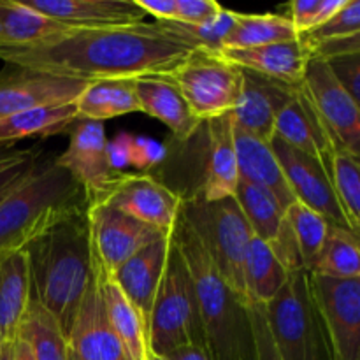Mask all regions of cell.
Returning <instances> with one entry per match:
<instances>
[{"instance_id": "obj_1", "label": "cell", "mask_w": 360, "mask_h": 360, "mask_svg": "<svg viewBox=\"0 0 360 360\" xmlns=\"http://www.w3.org/2000/svg\"><path fill=\"white\" fill-rule=\"evenodd\" d=\"M193 48L155 23L76 28L30 48H0L7 65L81 81L137 79L169 74Z\"/></svg>"}, {"instance_id": "obj_2", "label": "cell", "mask_w": 360, "mask_h": 360, "mask_svg": "<svg viewBox=\"0 0 360 360\" xmlns=\"http://www.w3.org/2000/svg\"><path fill=\"white\" fill-rule=\"evenodd\" d=\"M25 252L30 264L32 295L69 338L94 276L86 211L63 218Z\"/></svg>"}, {"instance_id": "obj_3", "label": "cell", "mask_w": 360, "mask_h": 360, "mask_svg": "<svg viewBox=\"0 0 360 360\" xmlns=\"http://www.w3.org/2000/svg\"><path fill=\"white\" fill-rule=\"evenodd\" d=\"M174 238L195 290L207 357L210 360H257L250 302L229 287L181 218Z\"/></svg>"}, {"instance_id": "obj_4", "label": "cell", "mask_w": 360, "mask_h": 360, "mask_svg": "<svg viewBox=\"0 0 360 360\" xmlns=\"http://www.w3.org/2000/svg\"><path fill=\"white\" fill-rule=\"evenodd\" d=\"M86 207L72 176L55 158L39 157L32 174L0 199V260L25 252L53 225Z\"/></svg>"}, {"instance_id": "obj_5", "label": "cell", "mask_w": 360, "mask_h": 360, "mask_svg": "<svg viewBox=\"0 0 360 360\" xmlns=\"http://www.w3.org/2000/svg\"><path fill=\"white\" fill-rule=\"evenodd\" d=\"M181 221L192 231L229 287L248 301L245 288V260L253 232L234 197L221 200L185 197Z\"/></svg>"}, {"instance_id": "obj_6", "label": "cell", "mask_w": 360, "mask_h": 360, "mask_svg": "<svg viewBox=\"0 0 360 360\" xmlns=\"http://www.w3.org/2000/svg\"><path fill=\"white\" fill-rule=\"evenodd\" d=\"M262 311L281 360H334L308 271L288 274L287 283Z\"/></svg>"}, {"instance_id": "obj_7", "label": "cell", "mask_w": 360, "mask_h": 360, "mask_svg": "<svg viewBox=\"0 0 360 360\" xmlns=\"http://www.w3.org/2000/svg\"><path fill=\"white\" fill-rule=\"evenodd\" d=\"M146 330L148 350L157 357H165L169 352L185 345L204 348L195 290L185 260L176 245V238L148 319Z\"/></svg>"}, {"instance_id": "obj_8", "label": "cell", "mask_w": 360, "mask_h": 360, "mask_svg": "<svg viewBox=\"0 0 360 360\" xmlns=\"http://www.w3.org/2000/svg\"><path fill=\"white\" fill-rule=\"evenodd\" d=\"M167 76L200 122L232 112L241 95L243 70L217 53L193 49Z\"/></svg>"}, {"instance_id": "obj_9", "label": "cell", "mask_w": 360, "mask_h": 360, "mask_svg": "<svg viewBox=\"0 0 360 360\" xmlns=\"http://www.w3.org/2000/svg\"><path fill=\"white\" fill-rule=\"evenodd\" d=\"M301 91L311 105L334 153L360 155V108L334 77L323 60L311 58Z\"/></svg>"}, {"instance_id": "obj_10", "label": "cell", "mask_w": 360, "mask_h": 360, "mask_svg": "<svg viewBox=\"0 0 360 360\" xmlns=\"http://www.w3.org/2000/svg\"><path fill=\"white\" fill-rule=\"evenodd\" d=\"M183 200L185 197L151 174L120 172L108 190L91 202L108 204L136 218L141 224L171 234L176 231L181 218Z\"/></svg>"}, {"instance_id": "obj_11", "label": "cell", "mask_w": 360, "mask_h": 360, "mask_svg": "<svg viewBox=\"0 0 360 360\" xmlns=\"http://www.w3.org/2000/svg\"><path fill=\"white\" fill-rule=\"evenodd\" d=\"M308 274L334 360H360V278Z\"/></svg>"}, {"instance_id": "obj_12", "label": "cell", "mask_w": 360, "mask_h": 360, "mask_svg": "<svg viewBox=\"0 0 360 360\" xmlns=\"http://www.w3.org/2000/svg\"><path fill=\"white\" fill-rule=\"evenodd\" d=\"M86 220L94 259L108 274L115 273L144 246L167 236L102 202L88 204Z\"/></svg>"}, {"instance_id": "obj_13", "label": "cell", "mask_w": 360, "mask_h": 360, "mask_svg": "<svg viewBox=\"0 0 360 360\" xmlns=\"http://www.w3.org/2000/svg\"><path fill=\"white\" fill-rule=\"evenodd\" d=\"M69 146L55 162L72 176L90 204L108 190L120 172H116L109 162L104 123L76 120L69 127Z\"/></svg>"}, {"instance_id": "obj_14", "label": "cell", "mask_w": 360, "mask_h": 360, "mask_svg": "<svg viewBox=\"0 0 360 360\" xmlns=\"http://www.w3.org/2000/svg\"><path fill=\"white\" fill-rule=\"evenodd\" d=\"M271 148L280 162L294 199L322 214L330 225L348 229L343 211L338 204L330 176L322 162L294 150L278 137L271 139Z\"/></svg>"}, {"instance_id": "obj_15", "label": "cell", "mask_w": 360, "mask_h": 360, "mask_svg": "<svg viewBox=\"0 0 360 360\" xmlns=\"http://www.w3.org/2000/svg\"><path fill=\"white\" fill-rule=\"evenodd\" d=\"M14 67V65H13ZM0 72V120L42 105L74 102L86 81L14 67Z\"/></svg>"}, {"instance_id": "obj_16", "label": "cell", "mask_w": 360, "mask_h": 360, "mask_svg": "<svg viewBox=\"0 0 360 360\" xmlns=\"http://www.w3.org/2000/svg\"><path fill=\"white\" fill-rule=\"evenodd\" d=\"M67 341L77 360H132L105 315L95 260L90 287L81 302Z\"/></svg>"}, {"instance_id": "obj_17", "label": "cell", "mask_w": 360, "mask_h": 360, "mask_svg": "<svg viewBox=\"0 0 360 360\" xmlns=\"http://www.w3.org/2000/svg\"><path fill=\"white\" fill-rule=\"evenodd\" d=\"M294 91L295 88L287 84L250 70H243L241 95L232 111L234 127L257 139L271 143L274 137L278 112L287 104Z\"/></svg>"}, {"instance_id": "obj_18", "label": "cell", "mask_w": 360, "mask_h": 360, "mask_svg": "<svg viewBox=\"0 0 360 360\" xmlns=\"http://www.w3.org/2000/svg\"><path fill=\"white\" fill-rule=\"evenodd\" d=\"M200 130L206 136V167L202 183L192 197L204 200L234 197L239 178L232 112L202 122Z\"/></svg>"}, {"instance_id": "obj_19", "label": "cell", "mask_w": 360, "mask_h": 360, "mask_svg": "<svg viewBox=\"0 0 360 360\" xmlns=\"http://www.w3.org/2000/svg\"><path fill=\"white\" fill-rule=\"evenodd\" d=\"M28 7L70 28H108L143 23L134 0H23Z\"/></svg>"}, {"instance_id": "obj_20", "label": "cell", "mask_w": 360, "mask_h": 360, "mask_svg": "<svg viewBox=\"0 0 360 360\" xmlns=\"http://www.w3.org/2000/svg\"><path fill=\"white\" fill-rule=\"evenodd\" d=\"M218 55L239 69L260 74L292 88L301 86L306 67L311 60V51L301 37L295 41L259 46V48H225Z\"/></svg>"}, {"instance_id": "obj_21", "label": "cell", "mask_w": 360, "mask_h": 360, "mask_svg": "<svg viewBox=\"0 0 360 360\" xmlns=\"http://www.w3.org/2000/svg\"><path fill=\"white\" fill-rule=\"evenodd\" d=\"M172 243H174V232L144 246L141 252L130 257L122 267L109 274L122 288L123 294L129 297V301L139 309L146 326L162 276H164L165 266H167Z\"/></svg>"}, {"instance_id": "obj_22", "label": "cell", "mask_w": 360, "mask_h": 360, "mask_svg": "<svg viewBox=\"0 0 360 360\" xmlns=\"http://www.w3.org/2000/svg\"><path fill=\"white\" fill-rule=\"evenodd\" d=\"M134 84L141 112L164 123L181 143L195 137L202 122L193 116L179 88L167 74L137 77Z\"/></svg>"}, {"instance_id": "obj_23", "label": "cell", "mask_w": 360, "mask_h": 360, "mask_svg": "<svg viewBox=\"0 0 360 360\" xmlns=\"http://www.w3.org/2000/svg\"><path fill=\"white\" fill-rule=\"evenodd\" d=\"M274 137L281 139L294 150L322 162L330 176L334 151L301 88H295L287 104L278 112Z\"/></svg>"}, {"instance_id": "obj_24", "label": "cell", "mask_w": 360, "mask_h": 360, "mask_svg": "<svg viewBox=\"0 0 360 360\" xmlns=\"http://www.w3.org/2000/svg\"><path fill=\"white\" fill-rule=\"evenodd\" d=\"M234 144L239 181L252 183L269 192L283 210L295 202L271 143L257 139L234 127Z\"/></svg>"}, {"instance_id": "obj_25", "label": "cell", "mask_w": 360, "mask_h": 360, "mask_svg": "<svg viewBox=\"0 0 360 360\" xmlns=\"http://www.w3.org/2000/svg\"><path fill=\"white\" fill-rule=\"evenodd\" d=\"M30 299L32 281L27 252L0 260V348L16 343Z\"/></svg>"}, {"instance_id": "obj_26", "label": "cell", "mask_w": 360, "mask_h": 360, "mask_svg": "<svg viewBox=\"0 0 360 360\" xmlns=\"http://www.w3.org/2000/svg\"><path fill=\"white\" fill-rule=\"evenodd\" d=\"M95 260V259H94ZM98 274V287H101L102 302H104L105 315L116 336L125 345L127 352L132 360H148L150 350H148V330L146 322L139 309L129 301L122 288L116 285V281L104 273L101 266L95 260Z\"/></svg>"}, {"instance_id": "obj_27", "label": "cell", "mask_w": 360, "mask_h": 360, "mask_svg": "<svg viewBox=\"0 0 360 360\" xmlns=\"http://www.w3.org/2000/svg\"><path fill=\"white\" fill-rule=\"evenodd\" d=\"M65 27L16 0H0V48H30L69 34Z\"/></svg>"}, {"instance_id": "obj_28", "label": "cell", "mask_w": 360, "mask_h": 360, "mask_svg": "<svg viewBox=\"0 0 360 360\" xmlns=\"http://www.w3.org/2000/svg\"><path fill=\"white\" fill-rule=\"evenodd\" d=\"M74 104L77 120L102 123L130 112H141L134 79L88 81Z\"/></svg>"}, {"instance_id": "obj_29", "label": "cell", "mask_w": 360, "mask_h": 360, "mask_svg": "<svg viewBox=\"0 0 360 360\" xmlns=\"http://www.w3.org/2000/svg\"><path fill=\"white\" fill-rule=\"evenodd\" d=\"M18 340L27 345L34 360H69V341L62 327L34 295L21 320Z\"/></svg>"}, {"instance_id": "obj_30", "label": "cell", "mask_w": 360, "mask_h": 360, "mask_svg": "<svg viewBox=\"0 0 360 360\" xmlns=\"http://www.w3.org/2000/svg\"><path fill=\"white\" fill-rule=\"evenodd\" d=\"M76 120L77 112L74 102L28 109V111L0 120V144L13 146L16 141L32 136L46 137L63 132Z\"/></svg>"}, {"instance_id": "obj_31", "label": "cell", "mask_w": 360, "mask_h": 360, "mask_svg": "<svg viewBox=\"0 0 360 360\" xmlns=\"http://www.w3.org/2000/svg\"><path fill=\"white\" fill-rule=\"evenodd\" d=\"M288 273L266 241L253 236L245 260L246 297L252 304L266 306L287 283Z\"/></svg>"}, {"instance_id": "obj_32", "label": "cell", "mask_w": 360, "mask_h": 360, "mask_svg": "<svg viewBox=\"0 0 360 360\" xmlns=\"http://www.w3.org/2000/svg\"><path fill=\"white\" fill-rule=\"evenodd\" d=\"M234 200L238 202L245 220L248 221L253 236L266 241L267 245L276 241L287 227L285 210L269 192L260 186L238 181Z\"/></svg>"}, {"instance_id": "obj_33", "label": "cell", "mask_w": 360, "mask_h": 360, "mask_svg": "<svg viewBox=\"0 0 360 360\" xmlns=\"http://www.w3.org/2000/svg\"><path fill=\"white\" fill-rule=\"evenodd\" d=\"M308 273L338 280L360 278L359 236L347 227L329 225L322 248Z\"/></svg>"}, {"instance_id": "obj_34", "label": "cell", "mask_w": 360, "mask_h": 360, "mask_svg": "<svg viewBox=\"0 0 360 360\" xmlns=\"http://www.w3.org/2000/svg\"><path fill=\"white\" fill-rule=\"evenodd\" d=\"M299 39L297 30L283 14H238V21L229 37L225 48L246 49L259 46L276 44Z\"/></svg>"}, {"instance_id": "obj_35", "label": "cell", "mask_w": 360, "mask_h": 360, "mask_svg": "<svg viewBox=\"0 0 360 360\" xmlns=\"http://www.w3.org/2000/svg\"><path fill=\"white\" fill-rule=\"evenodd\" d=\"M330 181L348 229L359 236L360 227V164L350 153H334Z\"/></svg>"}, {"instance_id": "obj_36", "label": "cell", "mask_w": 360, "mask_h": 360, "mask_svg": "<svg viewBox=\"0 0 360 360\" xmlns=\"http://www.w3.org/2000/svg\"><path fill=\"white\" fill-rule=\"evenodd\" d=\"M238 14L239 13H236V11L224 7L214 20L204 25H183L176 23V21H157V23L169 34L176 35L186 44L192 46L193 49H202V51L218 55L224 49L225 39L236 27Z\"/></svg>"}, {"instance_id": "obj_37", "label": "cell", "mask_w": 360, "mask_h": 360, "mask_svg": "<svg viewBox=\"0 0 360 360\" xmlns=\"http://www.w3.org/2000/svg\"><path fill=\"white\" fill-rule=\"evenodd\" d=\"M285 218H287L292 234L297 241L299 252H301L302 262H304V269L308 271L311 267L313 260H315L316 253L322 248L330 224L322 214L309 210L308 206L297 202V200L285 210Z\"/></svg>"}, {"instance_id": "obj_38", "label": "cell", "mask_w": 360, "mask_h": 360, "mask_svg": "<svg viewBox=\"0 0 360 360\" xmlns=\"http://www.w3.org/2000/svg\"><path fill=\"white\" fill-rule=\"evenodd\" d=\"M352 35H360V2L359 0H348L347 6L338 11L333 18L322 23L313 30L301 34L306 46H311L315 42L329 41V39L352 37Z\"/></svg>"}, {"instance_id": "obj_39", "label": "cell", "mask_w": 360, "mask_h": 360, "mask_svg": "<svg viewBox=\"0 0 360 360\" xmlns=\"http://www.w3.org/2000/svg\"><path fill=\"white\" fill-rule=\"evenodd\" d=\"M347 2L348 0H295L288 4L287 18L301 35L326 23L338 11L343 9Z\"/></svg>"}, {"instance_id": "obj_40", "label": "cell", "mask_w": 360, "mask_h": 360, "mask_svg": "<svg viewBox=\"0 0 360 360\" xmlns=\"http://www.w3.org/2000/svg\"><path fill=\"white\" fill-rule=\"evenodd\" d=\"M167 155V150L157 139H151L146 136H132V144H130V167L146 169L155 167L160 164Z\"/></svg>"}, {"instance_id": "obj_41", "label": "cell", "mask_w": 360, "mask_h": 360, "mask_svg": "<svg viewBox=\"0 0 360 360\" xmlns=\"http://www.w3.org/2000/svg\"><path fill=\"white\" fill-rule=\"evenodd\" d=\"M224 7L214 0H178L176 23L204 25L214 20Z\"/></svg>"}, {"instance_id": "obj_42", "label": "cell", "mask_w": 360, "mask_h": 360, "mask_svg": "<svg viewBox=\"0 0 360 360\" xmlns=\"http://www.w3.org/2000/svg\"><path fill=\"white\" fill-rule=\"evenodd\" d=\"M329 69L333 70L334 77L338 83L348 91L355 102H359L360 97V55L341 56L327 62Z\"/></svg>"}, {"instance_id": "obj_43", "label": "cell", "mask_w": 360, "mask_h": 360, "mask_svg": "<svg viewBox=\"0 0 360 360\" xmlns=\"http://www.w3.org/2000/svg\"><path fill=\"white\" fill-rule=\"evenodd\" d=\"M250 320H252L257 360H281L276 348H274L273 340H271L269 330H267L262 306L250 302Z\"/></svg>"}, {"instance_id": "obj_44", "label": "cell", "mask_w": 360, "mask_h": 360, "mask_svg": "<svg viewBox=\"0 0 360 360\" xmlns=\"http://www.w3.org/2000/svg\"><path fill=\"white\" fill-rule=\"evenodd\" d=\"M311 51V58L329 60L341 58V56L360 55V35H352V37H341V39H329V41L315 42V44L308 46Z\"/></svg>"}, {"instance_id": "obj_45", "label": "cell", "mask_w": 360, "mask_h": 360, "mask_svg": "<svg viewBox=\"0 0 360 360\" xmlns=\"http://www.w3.org/2000/svg\"><path fill=\"white\" fill-rule=\"evenodd\" d=\"M130 144H132V134L122 132L112 141H108V155L112 169L116 172H123L122 169L130 167Z\"/></svg>"}, {"instance_id": "obj_46", "label": "cell", "mask_w": 360, "mask_h": 360, "mask_svg": "<svg viewBox=\"0 0 360 360\" xmlns=\"http://www.w3.org/2000/svg\"><path fill=\"white\" fill-rule=\"evenodd\" d=\"M144 14H151L157 21H174L178 0H134Z\"/></svg>"}, {"instance_id": "obj_47", "label": "cell", "mask_w": 360, "mask_h": 360, "mask_svg": "<svg viewBox=\"0 0 360 360\" xmlns=\"http://www.w3.org/2000/svg\"><path fill=\"white\" fill-rule=\"evenodd\" d=\"M165 360H210L206 350L202 347H197V345H185V347H179L176 350L169 352L164 357Z\"/></svg>"}, {"instance_id": "obj_48", "label": "cell", "mask_w": 360, "mask_h": 360, "mask_svg": "<svg viewBox=\"0 0 360 360\" xmlns=\"http://www.w3.org/2000/svg\"><path fill=\"white\" fill-rule=\"evenodd\" d=\"M35 150H14L13 146H7V144H0V171H4L9 165L16 164V162L23 160L28 155L34 153Z\"/></svg>"}, {"instance_id": "obj_49", "label": "cell", "mask_w": 360, "mask_h": 360, "mask_svg": "<svg viewBox=\"0 0 360 360\" xmlns=\"http://www.w3.org/2000/svg\"><path fill=\"white\" fill-rule=\"evenodd\" d=\"M13 360H34L32 357L30 350H28L27 345L23 343V341L16 340V343H14V357Z\"/></svg>"}, {"instance_id": "obj_50", "label": "cell", "mask_w": 360, "mask_h": 360, "mask_svg": "<svg viewBox=\"0 0 360 360\" xmlns=\"http://www.w3.org/2000/svg\"><path fill=\"white\" fill-rule=\"evenodd\" d=\"M14 357V343L4 345L0 348V360H13Z\"/></svg>"}, {"instance_id": "obj_51", "label": "cell", "mask_w": 360, "mask_h": 360, "mask_svg": "<svg viewBox=\"0 0 360 360\" xmlns=\"http://www.w3.org/2000/svg\"><path fill=\"white\" fill-rule=\"evenodd\" d=\"M148 360H165L164 357H157V355H148Z\"/></svg>"}, {"instance_id": "obj_52", "label": "cell", "mask_w": 360, "mask_h": 360, "mask_svg": "<svg viewBox=\"0 0 360 360\" xmlns=\"http://www.w3.org/2000/svg\"><path fill=\"white\" fill-rule=\"evenodd\" d=\"M69 360H77L76 357H74V354H72V352H70V355H69Z\"/></svg>"}]
</instances>
